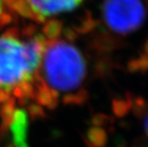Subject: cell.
<instances>
[{"label": "cell", "instance_id": "obj_16", "mask_svg": "<svg viewBox=\"0 0 148 147\" xmlns=\"http://www.w3.org/2000/svg\"><path fill=\"white\" fill-rule=\"evenodd\" d=\"M140 64V72L141 73H145L148 71V55L145 54H143L138 57Z\"/></svg>", "mask_w": 148, "mask_h": 147}, {"label": "cell", "instance_id": "obj_19", "mask_svg": "<svg viewBox=\"0 0 148 147\" xmlns=\"http://www.w3.org/2000/svg\"><path fill=\"white\" fill-rule=\"evenodd\" d=\"M144 127H145L146 133H147V135H148V118L145 120V122H144Z\"/></svg>", "mask_w": 148, "mask_h": 147}, {"label": "cell", "instance_id": "obj_10", "mask_svg": "<svg viewBox=\"0 0 148 147\" xmlns=\"http://www.w3.org/2000/svg\"><path fill=\"white\" fill-rule=\"evenodd\" d=\"M89 98V93L87 90L81 89L77 93H68L63 96L62 102L67 105H82Z\"/></svg>", "mask_w": 148, "mask_h": 147}, {"label": "cell", "instance_id": "obj_14", "mask_svg": "<svg viewBox=\"0 0 148 147\" xmlns=\"http://www.w3.org/2000/svg\"><path fill=\"white\" fill-rule=\"evenodd\" d=\"M127 70L130 73H138L140 72V64L138 58H132L127 62Z\"/></svg>", "mask_w": 148, "mask_h": 147}, {"label": "cell", "instance_id": "obj_4", "mask_svg": "<svg viewBox=\"0 0 148 147\" xmlns=\"http://www.w3.org/2000/svg\"><path fill=\"white\" fill-rule=\"evenodd\" d=\"M83 0H26L36 22L43 23L46 18L61 12L75 10Z\"/></svg>", "mask_w": 148, "mask_h": 147}, {"label": "cell", "instance_id": "obj_15", "mask_svg": "<svg viewBox=\"0 0 148 147\" xmlns=\"http://www.w3.org/2000/svg\"><path fill=\"white\" fill-rule=\"evenodd\" d=\"M62 33H63L66 39L70 40V41H73V40L77 39V31L74 29H71V28H67V29H65L64 31H62Z\"/></svg>", "mask_w": 148, "mask_h": 147}, {"label": "cell", "instance_id": "obj_6", "mask_svg": "<svg viewBox=\"0 0 148 147\" xmlns=\"http://www.w3.org/2000/svg\"><path fill=\"white\" fill-rule=\"evenodd\" d=\"M34 98L36 103L47 108L49 110H53L58 106V93L53 90L49 85H47L43 80V77L37 73L34 77Z\"/></svg>", "mask_w": 148, "mask_h": 147}, {"label": "cell", "instance_id": "obj_7", "mask_svg": "<svg viewBox=\"0 0 148 147\" xmlns=\"http://www.w3.org/2000/svg\"><path fill=\"white\" fill-rule=\"evenodd\" d=\"M133 98L126 94L125 98H115L112 101V112L116 118H124L131 111Z\"/></svg>", "mask_w": 148, "mask_h": 147}, {"label": "cell", "instance_id": "obj_8", "mask_svg": "<svg viewBox=\"0 0 148 147\" xmlns=\"http://www.w3.org/2000/svg\"><path fill=\"white\" fill-rule=\"evenodd\" d=\"M87 139L91 145L95 147H103L107 143L108 136L102 127L92 126L87 132Z\"/></svg>", "mask_w": 148, "mask_h": 147}, {"label": "cell", "instance_id": "obj_1", "mask_svg": "<svg viewBox=\"0 0 148 147\" xmlns=\"http://www.w3.org/2000/svg\"><path fill=\"white\" fill-rule=\"evenodd\" d=\"M43 54L44 79L51 88L70 92L83 82L86 64L75 46L64 40H48Z\"/></svg>", "mask_w": 148, "mask_h": 147}, {"label": "cell", "instance_id": "obj_20", "mask_svg": "<svg viewBox=\"0 0 148 147\" xmlns=\"http://www.w3.org/2000/svg\"><path fill=\"white\" fill-rule=\"evenodd\" d=\"M3 14V6H2V0H0V15Z\"/></svg>", "mask_w": 148, "mask_h": 147}, {"label": "cell", "instance_id": "obj_17", "mask_svg": "<svg viewBox=\"0 0 148 147\" xmlns=\"http://www.w3.org/2000/svg\"><path fill=\"white\" fill-rule=\"evenodd\" d=\"M12 21V17L9 14H2L0 15V28H2L5 25L10 24Z\"/></svg>", "mask_w": 148, "mask_h": 147}, {"label": "cell", "instance_id": "obj_2", "mask_svg": "<svg viewBox=\"0 0 148 147\" xmlns=\"http://www.w3.org/2000/svg\"><path fill=\"white\" fill-rule=\"evenodd\" d=\"M18 30H8L0 36V91L12 90L24 82H34L36 76L28 68L24 42L17 38Z\"/></svg>", "mask_w": 148, "mask_h": 147}, {"label": "cell", "instance_id": "obj_11", "mask_svg": "<svg viewBox=\"0 0 148 147\" xmlns=\"http://www.w3.org/2000/svg\"><path fill=\"white\" fill-rule=\"evenodd\" d=\"M27 114L32 120H42L46 117V112L43 106L39 105L38 103H31L28 105Z\"/></svg>", "mask_w": 148, "mask_h": 147}, {"label": "cell", "instance_id": "obj_5", "mask_svg": "<svg viewBox=\"0 0 148 147\" xmlns=\"http://www.w3.org/2000/svg\"><path fill=\"white\" fill-rule=\"evenodd\" d=\"M29 116L24 109H15L8 126L12 136V142L9 147H29L27 142Z\"/></svg>", "mask_w": 148, "mask_h": 147}, {"label": "cell", "instance_id": "obj_13", "mask_svg": "<svg viewBox=\"0 0 148 147\" xmlns=\"http://www.w3.org/2000/svg\"><path fill=\"white\" fill-rule=\"evenodd\" d=\"M110 118L107 115L103 114V113H99L96 114L91 120V122H92L93 126H99V127H102L104 125H107L109 122Z\"/></svg>", "mask_w": 148, "mask_h": 147}, {"label": "cell", "instance_id": "obj_18", "mask_svg": "<svg viewBox=\"0 0 148 147\" xmlns=\"http://www.w3.org/2000/svg\"><path fill=\"white\" fill-rule=\"evenodd\" d=\"M143 51H144V54L148 55V40H146L145 43L143 45Z\"/></svg>", "mask_w": 148, "mask_h": 147}, {"label": "cell", "instance_id": "obj_3", "mask_svg": "<svg viewBox=\"0 0 148 147\" xmlns=\"http://www.w3.org/2000/svg\"><path fill=\"white\" fill-rule=\"evenodd\" d=\"M102 12L109 29L121 34L138 30L146 16L141 0H105Z\"/></svg>", "mask_w": 148, "mask_h": 147}, {"label": "cell", "instance_id": "obj_9", "mask_svg": "<svg viewBox=\"0 0 148 147\" xmlns=\"http://www.w3.org/2000/svg\"><path fill=\"white\" fill-rule=\"evenodd\" d=\"M62 31H63V24L61 21L53 19L44 25L42 32L47 40H56L60 36Z\"/></svg>", "mask_w": 148, "mask_h": 147}, {"label": "cell", "instance_id": "obj_12", "mask_svg": "<svg viewBox=\"0 0 148 147\" xmlns=\"http://www.w3.org/2000/svg\"><path fill=\"white\" fill-rule=\"evenodd\" d=\"M97 26V21L96 19H94L92 16H87L81 22L80 26L75 28V31H77V34H85L90 33L91 31H93Z\"/></svg>", "mask_w": 148, "mask_h": 147}]
</instances>
